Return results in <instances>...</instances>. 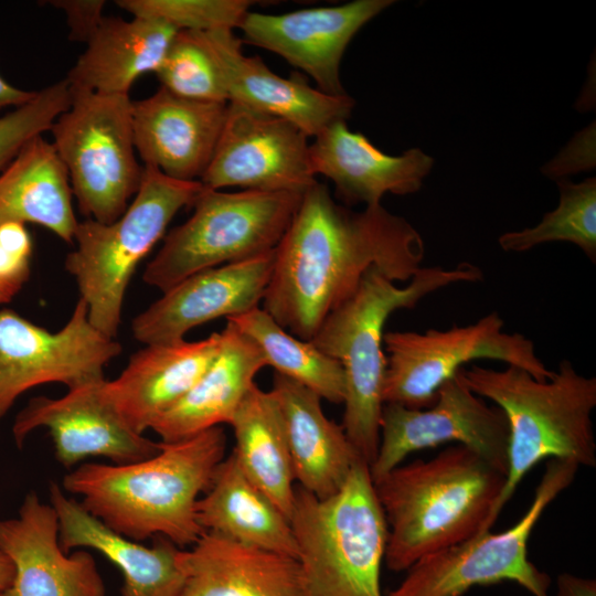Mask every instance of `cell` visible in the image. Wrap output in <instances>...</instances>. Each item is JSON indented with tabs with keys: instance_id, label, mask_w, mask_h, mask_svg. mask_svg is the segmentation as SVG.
Here are the masks:
<instances>
[{
	"instance_id": "cell-27",
	"label": "cell",
	"mask_w": 596,
	"mask_h": 596,
	"mask_svg": "<svg viewBox=\"0 0 596 596\" xmlns=\"http://www.w3.org/2000/svg\"><path fill=\"white\" fill-rule=\"evenodd\" d=\"M177 32L156 19L105 17L65 81L71 91L129 95L137 78L156 74Z\"/></svg>"
},
{
	"instance_id": "cell-13",
	"label": "cell",
	"mask_w": 596,
	"mask_h": 596,
	"mask_svg": "<svg viewBox=\"0 0 596 596\" xmlns=\"http://www.w3.org/2000/svg\"><path fill=\"white\" fill-rule=\"evenodd\" d=\"M461 370L443 384L435 402L426 408L383 404L379 448L369 467L373 481L400 466L409 454L453 441L477 453L507 475L505 415L466 385Z\"/></svg>"
},
{
	"instance_id": "cell-17",
	"label": "cell",
	"mask_w": 596,
	"mask_h": 596,
	"mask_svg": "<svg viewBox=\"0 0 596 596\" xmlns=\"http://www.w3.org/2000/svg\"><path fill=\"white\" fill-rule=\"evenodd\" d=\"M274 252L184 278L134 318L135 339L145 344L179 342L198 326L257 308L272 276Z\"/></svg>"
},
{
	"instance_id": "cell-32",
	"label": "cell",
	"mask_w": 596,
	"mask_h": 596,
	"mask_svg": "<svg viewBox=\"0 0 596 596\" xmlns=\"http://www.w3.org/2000/svg\"><path fill=\"white\" fill-rule=\"evenodd\" d=\"M557 185L558 205L535 226L502 234L499 245L505 252L522 253L543 243L568 242L595 263L596 179L588 178L579 183L561 180Z\"/></svg>"
},
{
	"instance_id": "cell-12",
	"label": "cell",
	"mask_w": 596,
	"mask_h": 596,
	"mask_svg": "<svg viewBox=\"0 0 596 596\" xmlns=\"http://www.w3.org/2000/svg\"><path fill=\"white\" fill-rule=\"evenodd\" d=\"M121 351L119 342L91 324L81 298L55 332L11 309L0 310V419L35 386L62 383L71 390L105 380V366Z\"/></svg>"
},
{
	"instance_id": "cell-8",
	"label": "cell",
	"mask_w": 596,
	"mask_h": 596,
	"mask_svg": "<svg viewBox=\"0 0 596 596\" xmlns=\"http://www.w3.org/2000/svg\"><path fill=\"white\" fill-rule=\"evenodd\" d=\"M302 194L203 187L192 215L167 234L147 265L143 281L164 292L198 272L274 251Z\"/></svg>"
},
{
	"instance_id": "cell-37",
	"label": "cell",
	"mask_w": 596,
	"mask_h": 596,
	"mask_svg": "<svg viewBox=\"0 0 596 596\" xmlns=\"http://www.w3.org/2000/svg\"><path fill=\"white\" fill-rule=\"evenodd\" d=\"M47 3L64 13L68 39L74 42L86 44L105 18L104 0H50Z\"/></svg>"
},
{
	"instance_id": "cell-31",
	"label": "cell",
	"mask_w": 596,
	"mask_h": 596,
	"mask_svg": "<svg viewBox=\"0 0 596 596\" xmlns=\"http://www.w3.org/2000/svg\"><path fill=\"white\" fill-rule=\"evenodd\" d=\"M226 321H231L257 344L275 373L300 383L321 400L343 403L345 375L342 365L311 341L292 336L259 307L230 317Z\"/></svg>"
},
{
	"instance_id": "cell-41",
	"label": "cell",
	"mask_w": 596,
	"mask_h": 596,
	"mask_svg": "<svg viewBox=\"0 0 596 596\" xmlns=\"http://www.w3.org/2000/svg\"><path fill=\"white\" fill-rule=\"evenodd\" d=\"M11 299L6 295L3 294L1 290H0V305L1 304H7L9 302Z\"/></svg>"
},
{
	"instance_id": "cell-20",
	"label": "cell",
	"mask_w": 596,
	"mask_h": 596,
	"mask_svg": "<svg viewBox=\"0 0 596 596\" xmlns=\"http://www.w3.org/2000/svg\"><path fill=\"white\" fill-rule=\"evenodd\" d=\"M228 103L177 96L163 87L132 100L136 152L143 166L180 181H200L219 141Z\"/></svg>"
},
{
	"instance_id": "cell-14",
	"label": "cell",
	"mask_w": 596,
	"mask_h": 596,
	"mask_svg": "<svg viewBox=\"0 0 596 596\" xmlns=\"http://www.w3.org/2000/svg\"><path fill=\"white\" fill-rule=\"evenodd\" d=\"M308 136L292 123L228 103L212 159L200 182L206 189L305 193L316 181Z\"/></svg>"
},
{
	"instance_id": "cell-11",
	"label": "cell",
	"mask_w": 596,
	"mask_h": 596,
	"mask_svg": "<svg viewBox=\"0 0 596 596\" xmlns=\"http://www.w3.org/2000/svg\"><path fill=\"white\" fill-rule=\"evenodd\" d=\"M383 344L387 353L383 402L409 408L430 406L443 384L473 360L519 366L538 380L553 373L536 355L532 340L504 331V321L497 311L446 330L389 331Z\"/></svg>"
},
{
	"instance_id": "cell-16",
	"label": "cell",
	"mask_w": 596,
	"mask_h": 596,
	"mask_svg": "<svg viewBox=\"0 0 596 596\" xmlns=\"http://www.w3.org/2000/svg\"><path fill=\"white\" fill-rule=\"evenodd\" d=\"M394 1L355 0L279 14L249 11L240 30L244 41L274 52L301 70L329 95H344L340 64L358 31Z\"/></svg>"
},
{
	"instance_id": "cell-22",
	"label": "cell",
	"mask_w": 596,
	"mask_h": 596,
	"mask_svg": "<svg viewBox=\"0 0 596 596\" xmlns=\"http://www.w3.org/2000/svg\"><path fill=\"white\" fill-rule=\"evenodd\" d=\"M221 332L202 340L146 344L123 372L105 383L114 406L139 434L178 403L216 358Z\"/></svg>"
},
{
	"instance_id": "cell-40",
	"label": "cell",
	"mask_w": 596,
	"mask_h": 596,
	"mask_svg": "<svg viewBox=\"0 0 596 596\" xmlns=\"http://www.w3.org/2000/svg\"><path fill=\"white\" fill-rule=\"evenodd\" d=\"M13 577L14 566L11 560L0 550V594L11 586Z\"/></svg>"
},
{
	"instance_id": "cell-19",
	"label": "cell",
	"mask_w": 596,
	"mask_h": 596,
	"mask_svg": "<svg viewBox=\"0 0 596 596\" xmlns=\"http://www.w3.org/2000/svg\"><path fill=\"white\" fill-rule=\"evenodd\" d=\"M201 33L219 66L228 103L284 118L308 137L350 117L354 100L348 94H326L300 74L290 78L277 75L258 56L245 55L233 31Z\"/></svg>"
},
{
	"instance_id": "cell-30",
	"label": "cell",
	"mask_w": 596,
	"mask_h": 596,
	"mask_svg": "<svg viewBox=\"0 0 596 596\" xmlns=\"http://www.w3.org/2000/svg\"><path fill=\"white\" fill-rule=\"evenodd\" d=\"M230 425L232 454L252 482L290 519L294 470L279 404L272 391L255 383L236 409Z\"/></svg>"
},
{
	"instance_id": "cell-39",
	"label": "cell",
	"mask_w": 596,
	"mask_h": 596,
	"mask_svg": "<svg viewBox=\"0 0 596 596\" xmlns=\"http://www.w3.org/2000/svg\"><path fill=\"white\" fill-rule=\"evenodd\" d=\"M36 92L20 89L0 76V109L19 107L30 102Z\"/></svg>"
},
{
	"instance_id": "cell-4",
	"label": "cell",
	"mask_w": 596,
	"mask_h": 596,
	"mask_svg": "<svg viewBox=\"0 0 596 596\" xmlns=\"http://www.w3.org/2000/svg\"><path fill=\"white\" fill-rule=\"evenodd\" d=\"M482 278L479 267L462 262L450 269L422 267L405 286L400 287L377 268H371L356 291L327 316L310 340L343 368L345 395L342 427L369 467L375 459L380 443L386 369L383 344L386 320L394 311L413 308L434 291Z\"/></svg>"
},
{
	"instance_id": "cell-5",
	"label": "cell",
	"mask_w": 596,
	"mask_h": 596,
	"mask_svg": "<svg viewBox=\"0 0 596 596\" xmlns=\"http://www.w3.org/2000/svg\"><path fill=\"white\" fill-rule=\"evenodd\" d=\"M461 376L472 392L503 412L509 426L505 481L490 528L525 475L543 459L596 466L592 419L596 377L581 374L565 359L546 380L514 365L493 370L472 364L461 370Z\"/></svg>"
},
{
	"instance_id": "cell-18",
	"label": "cell",
	"mask_w": 596,
	"mask_h": 596,
	"mask_svg": "<svg viewBox=\"0 0 596 596\" xmlns=\"http://www.w3.org/2000/svg\"><path fill=\"white\" fill-rule=\"evenodd\" d=\"M58 529L56 511L34 491L17 517L0 519V550L14 566L12 584L0 596H106L94 556L65 552Z\"/></svg>"
},
{
	"instance_id": "cell-2",
	"label": "cell",
	"mask_w": 596,
	"mask_h": 596,
	"mask_svg": "<svg viewBox=\"0 0 596 596\" xmlns=\"http://www.w3.org/2000/svg\"><path fill=\"white\" fill-rule=\"evenodd\" d=\"M221 426L164 443L146 459L124 464L85 462L62 480L82 507L113 531L134 541L162 536L179 547L204 533L196 503L225 458Z\"/></svg>"
},
{
	"instance_id": "cell-9",
	"label": "cell",
	"mask_w": 596,
	"mask_h": 596,
	"mask_svg": "<svg viewBox=\"0 0 596 596\" xmlns=\"http://www.w3.org/2000/svg\"><path fill=\"white\" fill-rule=\"evenodd\" d=\"M71 96L51 126L52 143L81 213L108 224L126 211L143 173L136 158L132 100L84 91Z\"/></svg>"
},
{
	"instance_id": "cell-25",
	"label": "cell",
	"mask_w": 596,
	"mask_h": 596,
	"mask_svg": "<svg viewBox=\"0 0 596 596\" xmlns=\"http://www.w3.org/2000/svg\"><path fill=\"white\" fill-rule=\"evenodd\" d=\"M182 596H301L297 561L204 532L182 552Z\"/></svg>"
},
{
	"instance_id": "cell-28",
	"label": "cell",
	"mask_w": 596,
	"mask_h": 596,
	"mask_svg": "<svg viewBox=\"0 0 596 596\" xmlns=\"http://www.w3.org/2000/svg\"><path fill=\"white\" fill-rule=\"evenodd\" d=\"M34 223L72 244L78 221L70 178L52 142L29 140L0 172V224Z\"/></svg>"
},
{
	"instance_id": "cell-1",
	"label": "cell",
	"mask_w": 596,
	"mask_h": 596,
	"mask_svg": "<svg viewBox=\"0 0 596 596\" xmlns=\"http://www.w3.org/2000/svg\"><path fill=\"white\" fill-rule=\"evenodd\" d=\"M424 256L421 234L404 217L381 204L352 211L316 182L275 248L263 309L286 331L310 341L371 268L408 283Z\"/></svg>"
},
{
	"instance_id": "cell-26",
	"label": "cell",
	"mask_w": 596,
	"mask_h": 596,
	"mask_svg": "<svg viewBox=\"0 0 596 596\" xmlns=\"http://www.w3.org/2000/svg\"><path fill=\"white\" fill-rule=\"evenodd\" d=\"M221 347L193 387L151 426L161 441L181 440L231 423L236 409L267 366L257 344L231 321L221 331Z\"/></svg>"
},
{
	"instance_id": "cell-24",
	"label": "cell",
	"mask_w": 596,
	"mask_h": 596,
	"mask_svg": "<svg viewBox=\"0 0 596 596\" xmlns=\"http://www.w3.org/2000/svg\"><path fill=\"white\" fill-rule=\"evenodd\" d=\"M270 391L281 411L295 480L319 499L333 496L362 460L342 425L324 415L319 395L294 380L275 373Z\"/></svg>"
},
{
	"instance_id": "cell-33",
	"label": "cell",
	"mask_w": 596,
	"mask_h": 596,
	"mask_svg": "<svg viewBox=\"0 0 596 596\" xmlns=\"http://www.w3.org/2000/svg\"><path fill=\"white\" fill-rule=\"evenodd\" d=\"M156 75L161 87L177 96L228 103L219 66L201 32L178 31Z\"/></svg>"
},
{
	"instance_id": "cell-10",
	"label": "cell",
	"mask_w": 596,
	"mask_h": 596,
	"mask_svg": "<svg viewBox=\"0 0 596 596\" xmlns=\"http://www.w3.org/2000/svg\"><path fill=\"white\" fill-rule=\"evenodd\" d=\"M578 468L568 460L549 459L531 505L514 525L423 557L387 596H462L472 587L502 582L517 583L533 596H549L551 579L529 560L528 542L544 510L571 486Z\"/></svg>"
},
{
	"instance_id": "cell-3",
	"label": "cell",
	"mask_w": 596,
	"mask_h": 596,
	"mask_svg": "<svg viewBox=\"0 0 596 596\" xmlns=\"http://www.w3.org/2000/svg\"><path fill=\"white\" fill-rule=\"evenodd\" d=\"M505 475L455 445L373 481L387 528L384 562L407 571L423 557L489 531Z\"/></svg>"
},
{
	"instance_id": "cell-35",
	"label": "cell",
	"mask_w": 596,
	"mask_h": 596,
	"mask_svg": "<svg viewBox=\"0 0 596 596\" xmlns=\"http://www.w3.org/2000/svg\"><path fill=\"white\" fill-rule=\"evenodd\" d=\"M71 97L64 78L36 91L30 102L0 116V172L29 140L50 131L54 120L70 106Z\"/></svg>"
},
{
	"instance_id": "cell-29",
	"label": "cell",
	"mask_w": 596,
	"mask_h": 596,
	"mask_svg": "<svg viewBox=\"0 0 596 596\" xmlns=\"http://www.w3.org/2000/svg\"><path fill=\"white\" fill-rule=\"evenodd\" d=\"M196 514L204 532L296 560L289 519L252 482L232 453L221 461L210 488L199 499Z\"/></svg>"
},
{
	"instance_id": "cell-7",
	"label": "cell",
	"mask_w": 596,
	"mask_h": 596,
	"mask_svg": "<svg viewBox=\"0 0 596 596\" xmlns=\"http://www.w3.org/2000/svg\"><path fill=\"white\" fill-rule=\"evenodd\" d=\"M200 181L171 179L143 166L140 187L126 211L105 224L78 222L76 247L65 258V269L75 278L91 324L115 339L127 287L139 263L163 237L174 215L192 206L202 191Z\"/></svg>"
},
{
	"instance_id": "cell-38",
	"label": "cell",
	"mask_w": 596,
	"mask_h": 596,
	"mask_svg": "<svg viewBox=\"0 0 596 596\" xmlns=\"http://www.w3.org/2000/svg\"><path fill=\"white\" fill-rule=\"evenodd\" d=\"M556 596H596V581L562 573L556 581Z\"/></svg>"
},
{
	"instance_id": "cell-21",
	"label": "cell",
	"mask_w": 596,
	"mask_h": 596,
	"mask_svg": "<svg viewBox=\"0 0 596 596\" xmlns=\"http://www.w3.org/2000/svg\"><path fill=\"white\" fill-rule=\"evenodd\" d=\"M313 138L309 151L315 175L329 179L349 205H377L386 193H415L434 164L418 148L400 156L384 153L363 134L351 131L345 120L330 124Z\"/></svg>"
},
{
	"instance_id": "cell-36",
	"label": "cell",
	"mask_w": 596,
	"mask_h": 596,
	"mask_svg": "<svg viewBox=\"0 0 596 596\" xmlns=\"http://www.w3.org/2000/svg\"><path fill=\"white\" fill-rule=\"evenodd\" d=\"M33 244L25 224H0V290L12 299L28 281Z\"/></svg>"
},
{
	"instance_id": "cell-6",
	"label": "cell",
	"mask_w": 596,
	"mask_h": 596,
	"mask_svg": "<svg viewBox=\"0 0 596 596\" xmlns=\"http://www.w3.org/2000/svg\"><path fill=\"white\" fill-rule=\"evenodd\" d=\"M289 521L301 596H383L387 528L368 464L360 460L326 499L295 489Z\"/></svg>"
},
{
	"instance_id": "cell-23",
	"label": "cell",
	"mask_w": 596,
	"mask_h": 596,
	"mask_svg": "<svg viewBox=\"0 0 596 596\" xmlns=\"http://www.w3.org/2000/svg\"><path fill=\"white\" fill-rule=\"evenodd\" d=\"M49 493L62 549H93L104 555L124 576L121 596H182V547L162 536L145 546L106 526L57 483L51 482Z\"/></svg>"
},
{
	"instance_id": "cell-34",
	"label": "cell",
	"mask_w": 596,
	"mask_h": 596,
	"mask_svg": "<svg viewBox=\"0 0 596 596\" xmlns=\"http://www.w3.org/2000/svg\"><path fill=\"white\" fill-rule=\"evenodd\" d=\"M249 0H117L132 17L156 19L178 31H217L240 29L251 11Z\"/></svg>"
},
{
	"instance_id": "cell-15",
	"label": "cell",
	"mask_w": 596,
	"mask_h": 596,
	"mask_svg": "<svg viewBox=\"0 0 596 596\" xmlns=\"http://www.w3.org/2000/svg\"><path fill=\"white\" fill-rule=\"evenodd\" d=\"M105 383L106 379L71 389L57 398H31L12 425L18 448H23L32 432L45 428L56 460L67 469L89 457L124 465L156 455L160 441L128 426L110 401Z\"/></svg>"
}]
</instances>
